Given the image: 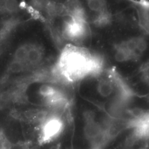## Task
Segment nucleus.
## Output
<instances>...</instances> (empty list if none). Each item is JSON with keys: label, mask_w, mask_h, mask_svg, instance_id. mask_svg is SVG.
I'll return each instance as SVG.
<instances>
[{"label": "nucleus", "mask_w": 149, "mask_h": 149, "mask_svg": "<svg viewBox=\"0 0 149 149\" xmlns=\"http://www.w3.org/2000/svg\"><path fill=\"white\" fill-rule=\"evenodd\" d=\"M61 50L42 19L17 24L0 36V82H21L52 72Z\"/></svg>", "instance_id": "nucleus-1"}, {"label": "nucleus", "mask_w": 149, "mask_h": 149, "mask_svg": "<svg viewBox=\"0 0 149 149\" xmlns=\"http://www.w3.org/2000/svg\"><path fill=\"white\" fill-rule=\"evenodd\" d=\"M89 50L121 80L149 66V34L139 23L117 26L93 38Z\"/></svg>", "instance_id": "nucleus-2"}, {"label": "nucleus", "mask_w": 149, "mask_h": 149, "mask_svg": "<svg viewBox=\"0 0 149 149\" xmlns=\"http://www.w3.org/2000/svg\"><path fill=\"white\" fill-rule=\"evenodd\" d=\"M82 99L98 107L114 119L127 115L132 96L121 79L111 70L103 68L87 75L74 86Z\"/></svg>", "instance_id": "nucleus-3"}, {"label": "nucleus", "mask_w": 149, "mask_h": 149, "mask_svg": "<svg viewBox=\"0 0 149 149\" xmlns=\"http://www.w3.org/2000/svg\"><path fill=\"white\" fill-rule=\"evenodd\" d=\"M136 2V0H69L66 8L85 21L93 37L111 30Z\"/></svg>", "instance_id": "nucleus-4"}, {"label": "nucleus", "mask_w": 149, "mask_h": 149, "mask_svg": "<svg viewBox=\"0 0 149 149\" xmlns=\"http://www.w3.org/2000/svg\"><path fill=\"white\" fill-rule=\"evenodd\" d=\"M103 68L101 60L89 49L66 46L61 49L53 72L60 80L74 86L87 75Z\"/></svg>", "instance_id": "nucleus-5"}, {"label": "nucleus", "mask_w": 149, "mask_h": 149, "mask_svg": "<svg viewBox=\"0 0 149 149\" xmlns=\"http://www.w3.org/2000/svg\"><path fill=\"white\" fill-rule=\"evenodd\" d=\"M46 23L61 49L66 46L90 48L92 34L88 26L66 8Z\"/></svg>", "instance_id": "nucleus-6"}, {"label": "nucleus", "mask_w": 149, "mask_h": 149, "mask_svg": "<svg viewBox=\"0 0 149 149\" xmlns=\"http://www.w3.org/2000/svg\"><path fill=\"white\" fill-rule=\"evenodd\" d=\"M43 117L39 125L38 140L40 144L45 145L53 143L61 135L65 122L60 111L52 110Z\"/></svg>", "instance_id": "nucleus-7"}, {"label": "nucleus", "mask_w": 149, "mask_h": 149, "mask_svg": "<svg viewBox=\"0 0 149 149\" xmlns=\"http://www.w3.org/2000/svg\"><path fill=\"white\" fill-rule=\"evenodd\" d=\"M69 0H24L37 16L47 22L64 11Z\"/></svg>", "instance_id": "nucleus-8"}, {"label": "nucleus", "mask_w": 149, "mask_h": 149, "mask_svg": "<svg viewBox=\"0 0 149 149\" xmlns=\"http://www.w3.org/2000/svg\"><path fill=\"white\" fill-rule=\"evenodd\" d=\"M122 81L131 96L149 98V66Z\"/></svg>", "instance_id": "nucleus-9"}, {"label": "nucleus", "mask_w": 149, "mask_h": 149, "mask_svg": "<svg viewBox=\"0 0 149 149\" xmlns=\"http://www.w3.org/2000/svg\"><path fill=\"white\" fill-rule=\"evenodd\" d=\"M149 149V148H148V149Z\"/></svg>", "instance_id": "nucleus-10"}]
</instances>
